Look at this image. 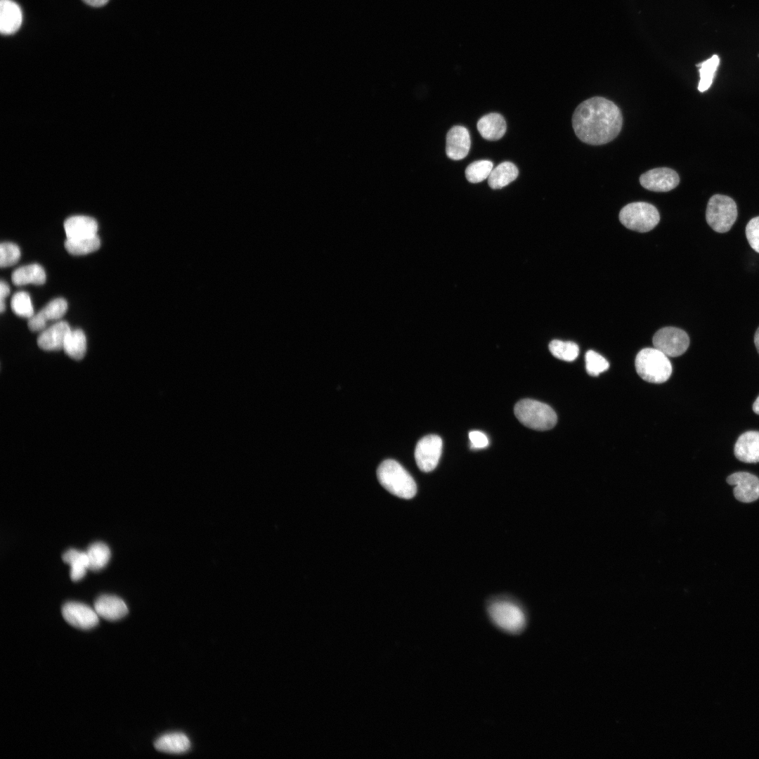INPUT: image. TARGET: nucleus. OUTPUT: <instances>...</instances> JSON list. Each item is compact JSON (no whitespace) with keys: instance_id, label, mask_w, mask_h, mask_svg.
Returning a JSON list of instances; mask_svg holds the SVG:
<instances>
[{"instance_id":"obj_1","label":"nucleus","mask_w":759,"mask_h":759,"mask_svg":"<svg viewBox=\"0 0 759 759\" xmlns=\"http://www.w3.org/2000/svg\"><path fill=\"white\" fill-rule=\"evenodd\" d=\"M623 116L612 101L600 96L582 102L575 110L572 126L577 137L590 145H602L614 139L620 133Z\"/></svg>"},{"instance_id":"obj_2","label":"nucleus","mask_w":759,"mask_h":759,"mask_svg":"<svg viewBox=\"0 0 759 759\" xmlns=\"http://www.w3.org/2000/svg\"><path fill=\"white\" fill-rule=\"evenodd\" d=\"M377 476L380 484L396 496L410 499L416 494L415 481L396 460H384L377 469Z\"/></svg>"},{"instance_id":"obj_3","label":"nucleus","mask_w":759,"mask_h":759,"mask_svg":"<svg viewBox=\"0 0 759 759\" xmlns=\"http://www.w3.org/2000/svg\"><path fill=\"white\" fill-rule=\"evenodd\" d=\"M637 374L644 380L651 383L667 381L672 373L668 357L656 348H644L635 358Z\"/></svg>"},{"instance_id":"obj_4","label":"nucleus","mask_w":759,"mask_h":759,"mask_svg":"<svg viewBox=\"0 0 759 759\" xmlns=\"http://www.w3.org/2000/svg\"><path fill=\"white\" fill-rule=\"evenodd\" d=\"M516 417L524 426L535 430L552 429L557 423V415L548 405L532 399L519 401L514 406Z\"/></svg>"},{"instance_id":"obj_5","label":"nucleus","mask_w":759,"mask_h":759,"mask_svg":"<svg viewBox=\"0 0 759 759\" xmlns=\"http://www.w3.org/2000/svg\"><path fill=\"white\" fill-rule=\"evenodd\" d=\"M488 613L498 628L510 634H519L526 625L524 611L510 601L497 600L491 602L488 606Z\"/></svg>"},{"instance_id":"obj_6","label":"nucleus","mask_w":759,"mask_h":759,"mask_svg":"<svg viewBox=\"0 0 759 759\" xmlns=\"http://www.w3.org/2000/svg\"><path fill=\"white\" fill-rule=\"evenodd\" d=\"M619 219L627 228L645 233L659 223L660 215L657 209L651 204L636 202L628 204L621 209Z\"/></svg>"},{"instance_id":"obj_7","label":"nucleus","mask_w":759,"mask_h":759,"mask_svg":"<svg viewBox=\"0 0 759 759\" xmlns=\"http://www.w3.org/2000/svg\"><path fill=\"white\" fill-rule=\"evenodd\" d=\"M737 217L735 202L729 196L716 194L708 200L706 219L711 228L718 233H726Z\"/></svg>"},{"instance_id":"obj_8","label":"nucleus","mask_w":759,"mask_h":759,"mask_svg":"<svg viewBox=\"0 0 759 759\" xmlns=\"http://www.w3.org/2000/svg\"><path fill=\"white\" fill-rule=\"evenodd\" d=\"M653 344L668 357H677L687 351L689 338L686 332L680 328L666 327L655 333Z\"/></svg>"},{"instance_id":"obj_9","label":"nucleus","mask_w":759,"mask_h":759,"mask_svg":"<svg viewBox=\"0 0 759 759\" xmlns=\"http://www.w3.org/2000/svg\"><path fill=\"white\" fill-rule=\"evenodd\" d=\"M442 446L441 437L435 434L427 435L417 442L415 458L421 471L429 472L436 468L441 455Z\"/></svg>"},{"instance_id":"obj_10","label":"nucleus","mask_w":759,"mask_h":759,"mask_svg":"<svg viewBox=\"0 0 759 759\" xmlns=\"http://www.w3.org/2000/svg\"><path fill=\"white\" fill-rule=\"evenodd\" d=\"M641 186L651 191L667 192L675 188L680 183L677 173L668 167L652 169L642 174L640 177Z\"/></svg>"},{"instance_id":"obj_11","label":"nucleus","mask_w":759,"mask_h":759,"mask_svg":"<svg viewBox=\"0 0 759 759\" xmlns=\"http://www.w3.org/2000/svg\"><path fill=\"white\" fill-rule=\"evenodd\" d=\"M62 614L70 625L77 628L89 630L98 623L99 616L95 609L83 603L75 602L65 603L62 608Z\"/></svg>"},{"instance_id":"obj_12","label":"nucleus","mask_w":759,"mask_h":759,"mask_svg":"<svg viewBox=\"0 0 759 759\" xmlns=\"http://www.w3.org/2000/svg\"><path fill=\"white\" fill-rule=\"evenodd\" d=\"M729 485L735 486L734 495L742 502H751L759 498V479L748 472H735L727 478Z\"/></svg>"},{"instance_id":"obj_13","label":"nucleus","mask_w":759,"mask_h":759,"mask_svg":"<svg viewBox=\"0 0 759 759\" xmlns=\"http://www.w3.org/2000/svg\"><path fill=\"white\" fill-rule=\"evenodd\" d=\"M67 310V303L63 298L49 301L40 311L29 318L27 326L32 332H41L47 327L48 321L60 319Z\"/></svg>"},{"instance_id":"obj_14","label":"nucleus","mask_w":759,"mask_h":759,"mask_svg":"<svg viewBox=\"0 0 759 759\" xmlns=\"http://www.w3.org/2000/svg\"><path fill=\"white\" fill-rule=\"evenodd\" d=\"M471 139L468 130L462 126L452 127L446 134V153L454 160L465 158L470 149Z\"/></svg>"},{"instance_id":"obj_15","label":"nucleus","mask_w":759,"mask_h":759,"mask_svg":"<svg viewBox=\"0 0 759 759\" xmlns=\"http://www.w3.org/2000/svg\"><path fill=\"white\" fill-rule=\"evenodd\" d=\"M71 330L65 321H58L41 332L37 342L38 346L44 351H59L63 349L67 334Z\"/></svg>"},{"instance_id":"obj_16","label":"nucleus","mask_w":759,"mask_h":759,"mask_svg":"<svg viewBox=\"0 0 759 759\" xmlns=\"http://www.w3.org/2000/svg\"><path fill=\"white\" fill-rule=\"evenodd\" d=\"M94 609L99 616L110 621L119 620L128 614L126 603L114 595L98 597L94 602Z\"/></svg>"},{"instance_id":"obj_17","label":"nucleus","mask_w":759,"mask_h":759,"mask_svg":"<svg viewBox=\"0 0 759 759\" xmlns=\"http://www.w3.org/2000/svg\"><path fill=\"white\" fill-rule=\"evenodd\" d=\"M734 455L746 463L759 462V432L749 431L742 434L734 446Z\"/></svg>"},{"instance_id":"obj_18","label":"nucleus","mask_w":759,"mask_h":759,"mask_svg":"<svg viewBox=\"0 0 759 759\" xmlns=\"http://www.w3.org/2000/svg\"><path fill=\"white\" fill-rule=\"evenodd\" d=\"M63 226L67 239H79L97 235L98 223L90 216H70L65 221Z\"/></svg>"},{"instance_id":"obj_19","label":"nucleus","mask_w":759,"mask_h":759,"mask_svg":"<svg viewBox=\"0 0 759 759\" xmlns=\"http://www.w3.org/2000/svg\"><path fill=\"white\" fill-rule=\"evenodd\" d=\"M22 14L20 6L12 0H1L0 31L3 34H11L20 28Z\"/></svg>"},{"instance_id":"obj_20","label":"nucleus","mask_w":759,"mask_h":759,"mask_svg":"<svg viewBox=\"0 0 759 759\" xmlns=\"http://www.w3.org/2000/svg\"><path fill=\"white\" fill-rule=\"evenodd\" d=\"M507 129L504 117L498 113L492 112L483 116L477 122V129L481 136L488 141L500 139Z\"/></svg>"},{"instance_id":"obj_21","label":"nucleus","mask_w":759,"mask_h":759,"mask_svg":"<svg viewBox=\"0 0 759 759\" xmlns=\"http://www.w3.org/2000/svg\"><path fill=\"white\" fill-rule=\"evenodd\" d=\"M156 750L172 754H181L187 752L190 748L188 737L181 732L165 734L159 737L154 743Z\"/></svg>"},{"instance_id":"obj_22","label":"nucleus","mask_w":759,"mask_h":759,"mask_svg":"<svg viewBox=\"0 0 759 759\" xmlns=\"http://www.w3.org/2000/svg\"><path fill=\"white\" fill-rule=\"evenodd\" d=\"M11 279L13 283L17 286L30 283L41 285L45 283L46 275L41 266L32 264L15 270L12 273Z\"/></svg>"},{"instance_id":"obj_23","label":"nucleus","mask_w":759,"mask_h":759,"mask_svg":"<svg viewBox=\"0 0 759 759\" xmlns=\"http://www.w3.org/2000/svg\"><path fill=\"white\" fill-rule=\"evenodd\" d=\"M518 174L519 170L515 164L504 162L493 168L488 177V183L492 189H500L514 181Z\"/></svg>"},{"instance_id":"obj_24","label":"nucleus","mask_w":759,"mask_h":759,"mask_svg":"<svg viewBox=\"0 0 759 759\" xmlns=\"http://www.w3.org/2000/svg\"><path fill=\"white\" fill-rule=\"evenodd\" d=\"M65 353L71 358L81 360L86 351V338L80 329L71 330L67 334L63 349Z\"/></svg>"},{"instance_id":"obj_25","label":"nucleus","mask_w":759,"mask_h":759,"mask_svg":"<svg viewBox=\"0 0 759 759\" xmlns=\"http://www.w3.org/2000/svg\"><path fill=\"white\" fill-rule=\"evenodd\" d=\"M63 560L70 565V578L73 581L82 579L89 569V559L86 552L70 549L63 554Z\"/></svg>"},{"instance_id":"obj_26","label":"nucleus","mask_w":759,"mask_h":759,"mask_svg":"<svg viewBox=\"0 0 759 759\" xmlns=\"http://www.w3.org/2000/svg\"><path fill=\"white\" fill-rule=\"evenodd\" d=\"M64 246L70 254L85 255L98 250L100 246V240L97 235L79 239H66Z\"/></svg>"},{"instance_id":"obj_27","label":"nucleus","mask_w":759,"mask_h":759,"mask_svg":"<svg viewBox=\"0 0 759 759\" xmlns=\"http://www.w3.org/2000/svg\"><path fill=\"white\" fill-rule=\"evenodd\" d=\"M89 559V569L98 571L103 569L110 557V550L107 545L101 542L93 543L86 550Z\"/></svg>"},{"instance_id":"obj_28","label":"nucleus","mask_w":759,"mask_h":759,"mask_svg":"<svg viewBox=\"0 0 759 759\" xmlns=\"http://www.w3.org/2000/svg\"><path fill=\"white\" fill-rule=\"evenodd\" d=\"M719 64L720 58L718 56L713 55L710 58L696 65L699 67L700 80L698 90L700 92H704L711 87Z\"/></svg>"},{"instance_id":"obj_29","label":"nucleus","mask_w":759,"mask_h":759,"mask_svg":"<svg viewBox=\"0 0 759 759\" xmlns=\"http://www.w3.org/2000/svg\"><path fill=\"white\" fill-rule=\"evenodd\" d=\"M549 349L554 357L565 361H574L579 353V347L576 343L558 339L549 344Z\"/></svg>"},{"instance_id":"obj_30","label":"nucleus","mask_w":759,"mask_h":759,"mask_svg":"<svg viewBox=\"0 0 759 759\" xmlns=\"http://www.w3.org/2000/svg\"><path fill=\"white\" fill-rule=\"evenodd\" d=\"M493 164L487 160L475 161L469 164L465 169V176L470 183H476L488 179Z\"/></svg>"},{"instance_id":"obj_31","label":"nucleus","mask_w":759,"mask_h":759,"mask_svg":"<svg viewBox=\"0 0 759 759\" xmlns=\"http://www.w3.org/2000/svg\"><path fill=\"white\" fill-rule=\"evenodd\" d=\"M11 306L14 313L20 317L29 319L34 314L30 297L26 292L15 293L11 301Z\"/></svg>"},{"instance_id":"obj_32","label":"nucleus","mask_w":759,"mask_h":759,"mask_svg":"<svg viewBox=\"0 0 759 759\" xmlns=\"http://www.w3.org/2000/svg\"><path fill=\"white\" fill-rule=\"evenodd\" d=\"M585 368L588 373L592 376H597L600 373L608 370L609 362L600 354L589 350L585 353Z\"/></svg>"},{"instance_id":"obj_33","label":"nucleus","mask_w":759,"mask_h":759,"mask_svg":"<svg viewBox=\"0 0 759 759\" xmlns=\"http://www.w3.org/2000/svg\"><path fill=\"white\" fill-rule=\"evenodd\" d=\"M20 257L18 246L13 242H4L0 245V266L1 268L15 264Z\"/></svg>"},{"instance_id":"obj_34","label":"nucleus","mask_w":759,"mask_h":759,"mask_svg":"<svg viewBox=\"0 0 759 759\" xmlns=\"http://www.w3.org/2000/svg\"><path fill=\"white\" fill-rule=\"evenodd\" d=\"M746 235L751 248L759 253V216L748 221L746 226Z\"/></svg>"},{"instance_id":"obj_35","label":"nucleus","mask_w":759,"mask_h":759,"mask_svg":"<svg viewBox=\"0 0 759 759\" xmlns=\"http://www.w3.org/2000/svg\"><path fill=\"white\" fill-rule=\"evenodd\" d=\"M469 438L473 449L484 448L488 445V437L481 432L472 431L469 434Z\"/></svg>"},{"instance_id":"obj_36","label":"nucleus","mask_w":759,"mask_h":759,"mask_svg":"<svg viewBox=\"0 0 759 759\" xmlns=\"http://www.w3.org/2000/svg\"><path fill=\"white\" fill-rule=\"evenodd\" d=\"M10 294V288L8 285L4 280L0 283V311L4 313L6 310L5 299Z\"/></svg>"},{"instance_id":"obj_37","label":"nucleus","mask_w":759,"mask_h":759,"mask_svg":"<svg viewBox=\"0 0 759 759\" xmlns=\"http://www.w3.org/2000/svg\"><path fill=\"white\" fill-rule=\"evenodd\" d=\"M86 4L91 6H102L108 3L109 0H83Z\"/></svg>"},{"instance_id":"obj_38","label":"nucleus","mask_w":759,"mask_h":759,"mask_svg":"<svg viewBox=\"0 0 759 759\" xmlns=\"http://www.w3.org/2000/svg\"><path fill=\"white\" fill-rule=\"evenodd\" d=\"M754 343H755V346L756 347V349H757V351H758V352L759 353V327L757 329V330L755 331V335H754Z\"/></svg>"},{"instance_id":"obj_39","label":"nucleus","mask_w":759,"mask_h":759,"mask_svg":"<svg viewBox=\"0 0 759 759\" xmlns=\"http://www.w3.org/2000/svg\"><path fill=\"white\" fill-rule=\"evenodd\" d=\"M753 410L756 414L759 415V396L753 403Z\"/></svg>"}]
</instances>
